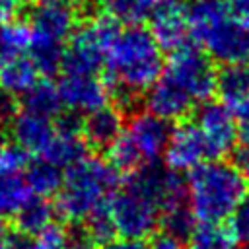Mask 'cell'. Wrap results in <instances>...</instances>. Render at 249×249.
Here are the masks:
<instances>
[{"instance_id":"6da1fadb","label":"cell","mask_w":249,"mask_h":249,"mask_svg":"<svg viewBox=\"0 0 249 249\" xmlns=\"http://www.w3.org/2000/svg\"><path fill=\"white\" fill-rule=\"evenodd\" d=\"M171 53L148 89V109L165 121L183 119L216 91V70L208 54L189 43Z\"/></svg>"},{"instance_id":"7a4b0ae2","label":"cell","mask_w":249,"mask_h":249,"mask_svg":"<svg viewBox=\"0 0 249 249\" xmlns=\"http://www.w3.org/2000/svg\"><path fill=\"white\" fill-rule=\"evenodd\" d=\"M103 64L107 66L109 88L126 105L154 86L163 68V54L150 29L132 23L121 27L113 37Z\"/></svg>"},{"instance_id":"3957f363","label":"cell","mask_w":249,"mask_h":249,"mask_svg":"<svg viewBox=\"0 0 249 249\" xmlns=\"http://www.w3.org/2000/svg\"><path fill=\"white\" fill-rule=\"evenodd\" d=\"M247 196V177L233 163L210 160L189 171L187 202L200 224H224Z\"/></svg>"},{"instance_id":"277c9868","label":"cell","mask_w":249,"mask_h":249,"mask_svg":"<svg viewBox=\"0 0 249 249\" xmlns=\"http://www.w3.org/2000/svg\"><path fill=\"white\" fill-rule=\"evenodd\" d=\"M117 191V171L99 158H82L66 169L56 193V212L80 224L103 210Z\"/></svg>"},{"instance_id":"5b68a950","label":"cell","mask_w":249,"mask_h":249,"mask_svg":"<svg viewBox=\"0 0 249 249\" xmlns=\"http://www.w3.org/2000/svg\"><path fill=\"white\" fill-rule=\"evenodd\" d=\"M121 21L111 14L95 16L70 35V45L64 49V74H95L105 60V51L119 33Z\"/></svg>"},{"instance_id":"8992f818","label":"cell","mask_w":249,"mask_h":249,"mask_svg":"<svg viewBox=\"0 0 249 249\" xmlns=\"http://www.w3.org/2000/svg\"><path fill=\"white\" fill-rule=\"evenodd\" d=\"M107 214L121 237L144 239L160 226L161 208L154 198L126 181L123 189L111 195L107 202Z\"/></svg>"},{"instance_id":"52a82bcc","label":"cell","mask_w":249,"mask_h":249,"mask_svg":"<svg viewBox=\"0 0 249 249\" xmlns=\"http://www.w3.org/2000/svg\"><path fill=\"white\" fill-rule=\"evenodd\" d=\"M195 124L198 126L208 144L210 158H218L233 150L239 134L237 121L233 109L224 101H204L196 111Z\"/></svg>"},{"instance_id":"ba28073f","label":"cell","mask_w":249,"mask_h":249,"mask_svg":"<svg viewBox=\"0 0 249 249\" xmlns=\"http://www.w3.org/2000/svg\"><path fill=\"white\" fill-rule=\"evenodd\" d=\"M198 43L212 58L224 64L249 60V25L230 14L212 25Z\"/></svg>"},{"instance_id":"9c48e42d","label":"cell","mask_w":249,"mask_h":249,"mask_svg":"<svg viewBox=\"0 0 249 249\" xmlns=\"http://www.w3.org/2000/svg\"><path fill=\"white\" fill-rule=\"evenodd\" d=\"M171 130L173 128L169 126V121H165L163 117L152 111H142L132 115L124 134L130 138V142L138 150L142 161L154 163L165 154Z\"/></svg>"},{"instance_id":"30bf717a","label":"cell","mask_w":249,"mask_h":249,"mask_svg":"<svg viewBox=\"0 0 249 249\" xmlns=\"http://www.w3.org/2000/svg\"><path fill=\"white\" fill-rule=\"evenodd\" d=\"M62 107L74 113H91L109 103L111 88L97 74H64L58 84Z\"/></svg>"},{"instance_id":"8fae6325","label":"cell","mask_w":249,"mask_h":249,"mask_svg":"<svg viewBox=\"0 0 249 249\" xmlns=\"http://www.w3.org/2000/svg\"><path fill=\"white\" fill-rule=\"evenodd\" d=\"M210 158L208 144L195 123H183L171 130L165 160L173 171H191Z\"/></svg>"},{"instance_id":"7c38bea8","label":"cell","mask_w":249,"mask_h":249,"mask_svg":"<svg viewBox=\"0 0 249 249\" xmlns=\"http://www.w3.org/2000/svg\"><path fill=\"white\" fill-rule=\"evenodd\" d=\"M150 33L154 35L161 51H175L187 45L191 39L187 4H183L181 0H167L160 4L150 16Z\"/></svg>"},{"instance_id":"4fadbf2b","label":"cell","mask_w":249,"mask_h":249,"mask_svg":"<svg viewBox=\"0 0 249 249\" xmlns=\"http://www.w3.org/2000/svg\"><path fill=\"white\" fill-rule=\"evenodd\" d=\"M35 39L64 43L76 29V8L72 4H37L29 18Z\"/></svg>"},{"instance_id":"5bb4252c","label":"cell","mask_w":249,"mask_h":249,"mask_svg":"<svg viewBox=\"0 0 249 249\" xmlns=\"http://www.w3.org/2000/svg\"><path fill=\"white\" fill-rule=\"evenodd\" d=\"M43 158L60 169H68L86 158V140L82 136V124L70 115L62 117L54 126V136L43 152Z\"/></svg>"},{"instance_id":"9a60e30c","label":"cell","mask_w":249,"mask_h":249,"mask_svg":"<svg viewBox=\"0 0 249 249\" xmlns=\"http://www.w3.org/2000/svg\"><path fill=\"white\" fill-rule=\"evenodd\" d=\"M10 126H12L14 142L19 144L27 154L29 152L43 154L51 138L54 136V126L49 117H43L25 109L14 117Z\"/></svg>"},{"instance_id":"2e32d148","label":"cell","mask_w":249,"mask_h":249,"mask_svg":"<svg viewBox=\"0 0 249 249\" xmlns=\"http://www.w3.org/2000/svg\"><path fill=\"white\" fill-rule=\"evenodd\" d=\"M123 115L117 107L103 105L91 113H88L86 121L82 123V136L86 144L93 148H109L124 130Z\"/></svg>"},{"instance_id":"e0dca14e","label":"cell","mask_w":249,"mask_h":249,"mask_svg":"<svg viewBox=\"0 0 249 249\" xmlns=\"http://www.w3.org/2000/svg\"><path fill=\"white\" fill-rule=\"evenodd\" d=\"M54 208L45 196L31 195L14 214V224L23 235H39L49 226H53Z\"/></svg>"},{"instance_id":"ac0fdd59","label":"cell","mask_w":249,"mask_h":249,"mask_svg":"<svg viewBox=\"0 0 249 249\" xmlns=\"http://www.w3.org/2000/svg\"><path fill=\"white\" fill-rule=\"evenodd\" d=\"M216 91L220 101L235 109L243 99L249 97V64H224V68L216 72Z\"/></svg>"},{"instance_id":"d6986e66","label":"cell","mask_w":249,"mask_h":249,"mask_svg":"<svg viewBox=\"0 0 249 249\" xmlns=\"http://www.w3.org/2000/svg\"><path fill=\"white\" fill-rule=\"evenodd\" d=\"M39 70L29 56H12L0 60V86L10 93H27L39 80Z\"/></svg>"},{"instance_id":"ffe728a7","label":"cell","mask_w":249,"mask_h":249,"mask_svg":"<svg viewBox=\"0 0 249 249\" xmlns=\"http://www.w3.org/2000/svg\"><path fill=\"white\" fill-rule=\"evenodd\" d=\"M228 14L230 12L224 0H191L187 4V21H189L191 39L198 43L204 37V33L220 19H224Z\"/></svg>"},{"instance_id":"44dd1931","label":"cell","mask_w":249,"mask_h":249,"mask_svg":"<svg viewBox=\"0 0 249 249\" xmlns=\"http://www.w3.org/2000/svg\"><path fill=\"white\" fill-rule=\"evenodd\" d=\"M64 173L60 167L51 163L49 160H37L25 167V183L29 191L37 196H51L56 195L62 185Z\"/></svg>"},{"instance_id":"7402d4cb","label":"cell","mask_w":249,"mask_h":249,"mask_svg":"<svg viewBox=\"0 0 249 249\" xmlns=\"http://www.w3.org/2000/svg\"><path fill=\"white\" fill-rule=\"evenodd\" d=\"M23 107L25 111H31L49 119L56 117L62 109L58 86H53L51 82H37L27 93H23Z\"/></svg>"},{"instance_id":"603a6c76","label":"cell","mask_w":249,"mask_h":249,"mask_svg":"<svg viewBox=\"0 0 249 249\" xmlns=\"http://www.w3.org/2000/svg\"><path fill=\"white\" fill-rule=\"evenodd\" d=\"M237 237L224 224H202L191 233L189 249H235Z\"/></svg>"},{"instance_id":"cb8c5ba5","label":"cell","mask_w":249,"mask_h":249,"mask_svg":"<svg viewBox=\"0 0 249 249\" xmlns=\"http://www.w3.org/2000/svg\"><path fill=\"white\" fill-rule=\"evenodd\" d=\"M31 27L23 21H10L0 25V60L4 58H12V56H19L25 51H29L31 47Z\"/></svg>"},{"instance_id":"d4e9b609","label":"cell","mask_w":249,"mask_h":249,"mask_svg":"<svg viewBox=\"0 0 249 249\" xmlns=\"http://www.w3.org/2000/svg\"><path fill=\"white\" fill-rule=\"evenodd\" d=\"M195 222H196V218L191 212L187 198L163 208L161 218H160V226L163 228V231L169 235H175L179 239L191 237V233L195 231Z\"/></svg>"},{"instance_id":"484cf974","label":"cell","mask_w":249,"mask_h":249,"mask_svg":"<svg viewBox=\"0 0 249 249\" xmlns=\"http://www.w3.org/2000/svg\"><path fill=\"white\" fill-rule=\"evenodd\" d=\"M167 0H107L105 6L113 18L128 25L150 19L154 10Z\"/></svg>"},{"instance_id":"4316f807","label":"cell","mask_w":249,"mask_h":249,"mask_svg":"<svg viewBox=\"0 0 249 249\" xmlns=\"http://www.w3.org/2000/svg\"><path fill=\"white\" fill-rule=\"evenodd\" d=\"M31 60L37 66L39 74H47L53 76L62 68V60H64V47L60 43H53V41H43V39H31Z\"/></svg>"},{"instance_id":"83f0119b","label":"cell","mask_w":249,"mask_h":249,"mask_svg":"<svg viewBox=\"0 0 249 249\" xmlns=\"http://www.w3.org/2000/svg\"><path fill=\"white\" fill-rule=\"evenodd\" d=\"M31 196L25 177L0 175V214H16V210Z\"/></svg>"},{"instance_id":"f1b7e54d","label":"cell","mask_w":249,"mask_h":249,"mask_svg":"<svg viewBox=\"0 0 249 249\" xmlns=\"http://www.w3.org/2000/svg\"><path fill=\"white\" fill-rule=\"evenodd\" d=\"M109 163L115 171H124V173H132L134 169H138L142 165V158L138 154V150L134 148V144L130 142V138L123 132L109 148Z\"/></svg>"},{"instance_id":"f546056e","label":"cell","mask_w":249,"mask_h":249,"mask_svg":"<svg viewBox=\"0 0 249 249\" xmlns=\"http://www.w3.org/2000/svg\"><path fill=\"white\" fill-rule=\"evenodd\" d=\"M27 152L16 142H0V175H19L27 167Z\"/></svg>"},{"instance_id":"4dcf8cb0","label":"cell","mask_w":249,"mask_h":249,"mask_svg":"<svg viewBox=\"0 0 249 249\" xmlns=\"http://www.w3.org/2000/svg\"><path fill=\"white\" fill-rule=\"evenodd\" d=\"M86 237L89 243H99V245H105L107 241H111L113 233H115V228H113V222L107 214V206L103 210H99L97 214H93L91 218L86 220V230H84Z\"/></svg>"},{"instance_id":"1f68e13d","label":"cell","mask_w":249,"mask_h":249,"mask_svg":"<svg viewBox=\"0 0 249 249\" xmlns=\"http://www.w3.org/2000/svg\"><path fill=\"white\" fill-rule=\"evenodd\" d=\"M35 241H37V245H39L41 249H66L68 235H66V231H64L60 226L53 224V226H49L45 231H41Z\"/></svg>"},{"instance_id":"d6a6232c","label":"cell","mask_w":249,"mask_h":249,"mask_svg":"<svg viewBox=\"0 0 249 249\" xmlns=\"http://www.w3.org/2000/svg\"><path fill=\"white\" fill-rule=\"evenodd\" d=\"M231 230L235 233V237L239 241H243L249 247V196L245 198V202L237 208V212L233 214V224Z\"/></svg>"},{"instance_id":"836d02e7","label":"cell","mask_w":249,"mask_h":249,"mask_svg":"<svg viewBox=\"0 0 249 249\" xmlns=\"http://www.w3.org/2000/svg\"><path fill=\"white\" fill-rule=\"evenodd\" d=\"M16 115H18V107H16L14 93L6 91L0 86V130L6 128V126H10Z\"/></svg>"},{"instance_id":"e575fe53","label":"cell","mask_w":249,"mask_h":249,"mask_svg":"<svg viewBox=\"0 0 249 249\" xmlns=\"http://www.w3.org/2000/svg\"><path fill=\"white\" fill-rule=\"evenodd\" d=\"M235 121H237V132L241 140L249 142V97L235 107Z\"/></svg>"},{"instance_id":"d590c367","label":"cell","mask_w":249,"mask_h":249,"mask_svg":"<svg viewBox=\"0 0 249 249\" xmlns=\"http://www.w3.org/2000/svg\"><path fill=\"white\" fill-rule=\"evenodd\" d=\"M23 10V0H0V25L14 21Z\"/></svg>"},{"instance_id":"8d00e7d4","label":"cell","mask_w":249,"mask_h":249,"mask_svg":"<svg viewBox=\"0 0 249 249\" xmlns=\"http://www.w3.org/2000/svg\"><path fill=\"white\" fill-rule=\"evenodd\" d=\"M247 179H249V142L243 140L237 148H233V161H231Z\"/></svg>"},{"instance_id":"74e56055","label":"cell","mask_w":249,"mask_h":249,"mask_svg":"<svg viewBox=\"0 0 249 249\" xmlns=\"http://www.w3.org/2000/svg\"><path fill=\"white\" fill-rule=\"evenodd\" d=\"M231 18L249 25V0H224Z\"/></svg>"},{"instance_id":"f35d334b","label":"cell","mask_w":249,"mask_h":249,"mask_svg":"<svg viewBox=\"0 0 249 249\" xmlns=\"http://www.w3.org/2000/svg\"><path fill=\"white\" fill-rule=\"evenodd\" d=\"M101 249H150V245H146L142 239H130V237H119V239H111L105 245H101Z\"/></svg>"},{"instance_id":"ab89813d","label":"cell","mask_w":249,"mask_h":249,"mask_svg":"<svg viewBox=\"0 0 249 249\" xmlns=\"http://www.w3.org/2000/svg\"><path fill=\"white\" fill-rule=\"evenodd\" d=\"M150 249H183V239L175 237V235H169V233H160L154 243L150 245Z\"/></svg>"},{"instance_id":"60d3db41","label":"cell","mask_w":249,"mask_h":249,"mask_svg":"<svg viewBox=\"0 0 249 249\" xmlns=\"http://www.w3.org/2000/svg\"><path fill=\"white\" fill-rule=\"evenodd\" d=\"M12 249H41L37 245V241H31V239H16L10 243Z\"/></svg>"},{"instance_id":"b9f144b4","label":"cell","mask_w":249,"mask_h":249,"mask_svg":"<svg viewBox=\"0 0 249 249\" xmlns=\"http://www.w3.org/2000/svg\"><path fill=\"white\" fill-rule=\"evenodd\" d=\"M39 4H72L74 6V2L76 0H37Z\"/></svg>"},{"instance_id":"7bdbcfd3","label":"cell","mask_w":249,"mask_h":249,"mask_svg":"<svg viewBox=\"0 0 249 249\" xmlns=\"http://www.w3.org/2000/svg\"><path fill=\"white\" fill-rule=\"evenodd\" d=\"M4 230H6V224H4V214H0V235L4 233Z\"/></svg>"},{"instance_id":"ee69618b","label":"cell","mask_w":249,"mask_h":249,"mask_svg":"<svg viewBox=\"0 0 249 249\" xmlns=\"http://www.w3.org/2000/svg\"><path fill=\"white\" fill-rule=\"evenodd\" d=\"M0 249H12V247H10V243H8V241H4V239L0 237Z\"/></svg>"},{"instance_id":"f6af8a7d","label":"cell","mask_w":249,"mask_h":249,"mask_svg":"<svg viewBox=\"0 0 249 249\" xmlns=\"http://www.w3.org/2000/svg\"><path fill=\"white\" fill-rule=\"evenodd\" d=\"M66 249H86V247H80V245H74V243H72V245H70V247H66Z\"/></svg>"},{"instance_id":"bcb514c9","label":"cell","mask_w":249,"mask_h":249,"mask_svg":"<svg viewBox=\"0 0 249 249\" xmlns=\"http://www.w3.org/2000/svg\"><path fill=\"white\" fill-rule=\"evenodd\" d=\"M103 2H107V0H103Z\"/></svg>"}]
</instances>
